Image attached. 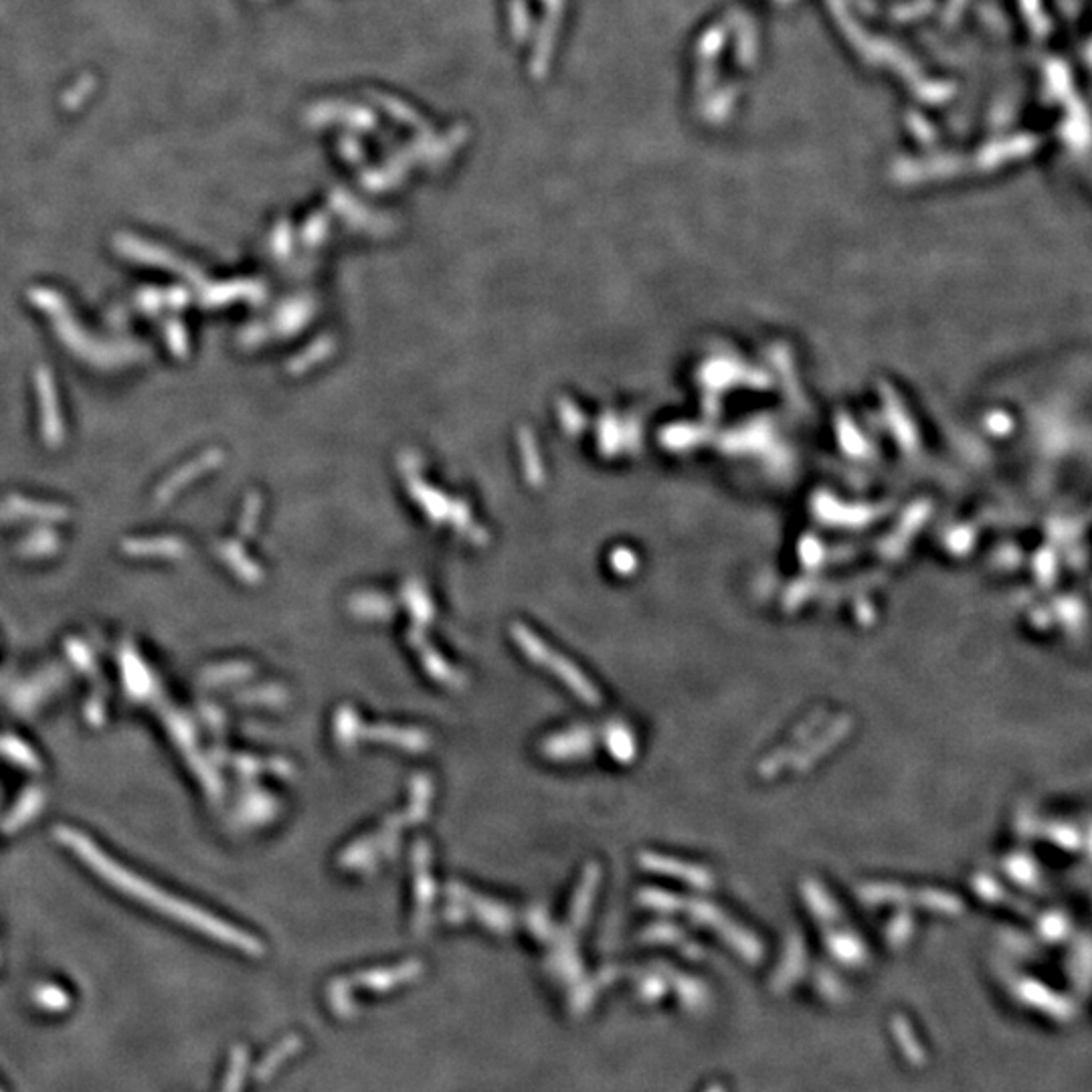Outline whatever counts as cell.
<instances>
[{"label": "cell", "instance_id": "obj_1", "mask_svg": "<svg viewBox=\"0 0 1092 1092\" xmlns=\"http://www.w3.org/2000/svg\"><path fill=\"white\" fill-rule=\"evenodd\" d=\"M61 835H63L67 844H69L73 850L79 853V856H83L85 862L94 866L97 872H101V876H106L109 882L115 884V886L124 888L128 894H134L136 899L148 902V905H154L158 911L167 912L170 914V917H174L179 920H185V923L197 926L199 931L209 932V935L213 937H219V938H223V941L239 945V947H245V949L253 947V941H249V938L243 937L241 932L229 929V926H225V925H219L215 919L206 917L205 912L194 911V908H188V905L174 900L173 896L160 894L156 888L148 886V884L140 880V878L132 876L130 872H126L124 868H120L118 864H114L108 856H103L97 847L91 846L88 840L82 838V835H77L73 832H61Z\"/></svg>", "mask_w": 1092, "mask_h": 1092}, {"label": "cell", "instance_id": "obj_2", "mask_svg": "<svg viewBox=\"0 0 1092 1092\" xmlns=\"http://www.w3.org/2000/svg\"><path fill=\"white\" fill-rule=\"evenodd\" d=\"M516 638H518V642H520V645H522L524 654H528L534 662L545 664L548 670H553L554 674H559L560 678H563L566 684L572 688V690H575L577 694H581V698L585 700V703H593V704L599 703V698H597V692L593 690V686H591L589 682L585 680V676L579 672L577 668H572L571 664L565 660V657L557 656L551 648H548V645L540 644L539 639L530 636L528 630L526 631L520 630V633H516Z\"/></svg>", "mask_w": 1092, "mask_h": 1092}]
</instances>
